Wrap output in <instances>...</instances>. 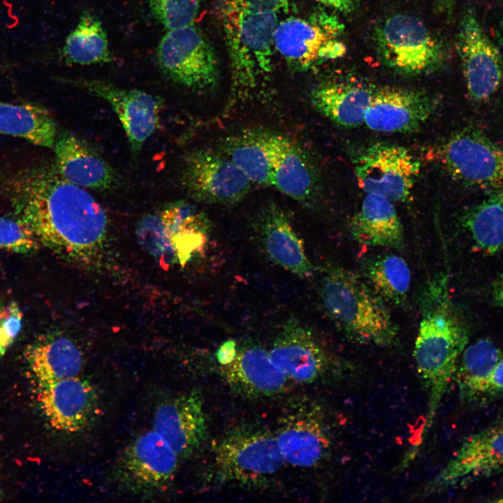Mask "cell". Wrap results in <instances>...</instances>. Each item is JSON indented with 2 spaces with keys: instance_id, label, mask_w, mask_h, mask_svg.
I'll return each instance as SVG.
<instances>
[{
  "instance_id": "cell-33",
  "label": "cell",
  "mask_w": 503,
  "mask_h": 503,
  "mask_svg": "<svg viewBox=\"0 0 503 503\" xmlns=\"http://www.w3.org/2000/svg\"><path fill=\"white\" fill-rule=\"evenodd\" d=\"M226 155L253 184L272 186V167L265 141V131L248 130L228 138Z\"/></svg>"
},
{
  "instance_id": "cell-39",
  "label": "cell",
  "mask_w": 503,
  "mask_h": 503,
  "mask_svg": "<svg viewBox=\"0 0 503 503\" xmlns=\"http://www.w3.org/2000/svg\"><path fill=\"white\" fill-rule=\"evenodd\" d=\"M237 349L235 342L232 340L224 342L218 349L217 358L221 365H226L231 363L236 354Z\"/></svg>"
},
{
  "instance_id": "cell-41",
  "label": "cell",
  "mask_w": 503,
  "mask_h": 503,
  "mask_svg": "<svg viewBox=\"0 0 503 503\" xmlns=\"http://www.w3.org/2000/svg\"><path fill=\"white\" fill-rule=\"evenodd\" d=\"M492 295L496 305L503 309V272L493 283Z\"/></svg>"
},
{
  "instance_id": "cell-27",
  "label": "cell",
  "mask_w": 503,
  "mask_h": 503,
  "mask_svg": "<svg viewBox=\"0 0 503 503\" xmlns=\"http://www.w3.org/2000/svg\"><path fill=\"white\" fill-rule=\"evenodd\" d=\"M164 235L174 262L184 264L205 246L210 229L206 215L184 201L160 211Z\"/></svg>"
},
{
  "instance_id": "cell-34",
  "label": "cell",
  "mask_w": 503,
  "mask_h": 503,
  "mask_svg": "<svg viewBox=\"0 0 503 503\" xmlns=\"http://www.w3.org/2000/svg\"><path fill=\"white\" fill-rule=\"evenodd\" d=\"M62 55L68 62L82 66L112 61L107 34L94 13H82L64 42Z\"/></svg>"
},
{
  "instance_id": "cell-2",
  "label": "cell",
  "mask_w": 503,
  "mask_h": 503,
  "mask_svg": "<svg viewBox=\"0 0 503 503\" xmlns=\"http://www.w3.org/2000/svg\"><path fill=\"white\" fill-rule=\"evenodd\" d=\"M421 321L414 355L428 393V411L422 437L432 426L439 405L453 379L469 335L448 291L447 278L427 281L419 297Z\"/></svg>"
},
{
  "instance_id": "cell-4",
  "label": "cell",
  "mask_w": 503,
  "mask_h": 503,
  "mask_svg": "<svg viewBox=\"0 0 503 503\" xmlns=\"http://www.w3.org/2000/svg\"><path fill=\"white\" fill-rule=\"evenodd\" d=\"M322 268L319 296L334 323L361 344L384 347L395 341L397 326L384 300L351 271L334 264Z\"/></svg>"
},
{
  "instance_id": "cell-11",
  "label": "cell",
  "mask_w": 503,
  "mask_h": 503,
  "mask_svg": "<svg viewBox=\"0 0 503 503\" xmlns=\"http://www.w3.org/2000/svg\"><path fill=\"white\" fill-rule=\"evenodd\" d=\"M214 463L222 479L257 482L277 473L285 463L270 432L242 431L224 438L217 446Z\"/></svg>"
},
{
  "instance_id": "cell-43",
  "label": "cell",
  "mask_w": 503,
  "mask_h": 503,
  "mask_svg": "<svg viewBox=\"0 0 503 503\" xmlns=\"http://www.w3.org/2000/svg\"><path fill=\"white\" fill-rule=\"evenodd\" d=\"M495 502H503V497H501L500 500H496Z\"/></svg>"
},
{
  "instance_id": "cell-1",
  "label": "cell",
  "mask_w": 503,
  "mask_h": 503,
  "mask_svg": "<svg viewBox=\"0 0 503 503\" xmlns=\"http://www.w3.org/2000/svg\"><path fill=\"white\" fill-rule=\"evenodd\" d=\"M1 194L39 242L67 259L99 257L108 231L101 205L56 168L38 167L0 175Z\"/></svg>"
},
{
  "instance_id": "cell-20",
  "label": "cell",
  "mask_w": 503,
  "mask_h": 503,
  "mask_svg": "<svg viewBox=\"0 0 503 503\" xmlns=\"http://www.w3.org/2000/svg\"><path fill=\"white\" fill-rule=\"evenodd\" d=\"M275 436L285 463L295 467L317 465L329 452V437L319 412L314 409L289 416Z\"/></svg>"
},
{
  "instance_id": "cell-37",
  "label": "cell",
  "mask_w": 503,
  "mask_h": 503,
  "mask_svg": "<svg viewBox=\"0 0 503 503\" xmlns=\"http://www.w3.org/2000/svg\"><path fill=\"white\" fill-rule=\"evenodd\" d=\"M22 319L23 314L17 303L0 298V356L20 333Z\"/></svg>"
},
{
  "instance_id": "cell-18",
  "label": "cell",
  "mask_w": 503,
  "mask_h": 503,
  "mask_svg": "<svg viewBox=\"0 0 503 503\" xmlns=\"http://www.w3.org/2000/svg\"><path fill=\"white\" fill-rule=\"evenodd\" d=\"M272 167V186L307 206L316 202L319 192L318 173L307 152L295 141L265 131Z\"/></svg>"
},
{
  "instance_id": "cell-16",
  "label": "cell",
  "mask_w": 503,
  "mask_h": 503,
  "mask_svg": "<svg viewBox=\"0 0 503 503\" xmlns=\"http://www.w3.org/2000/svg\"><path fill=\"white\" fill-rule=\"evenodd\" d=\"M178 457L153 429L146 431L123 453L119 466V479L134 491L159 490L173 478Z\"/></svg>"
},
{
  "instance_id": "cell-25",
  "label": "cell",
  "mask_w": 503,
  "mask_h": 503,
  "mask_svg": "<svg viewBox=\"0 0 503 503\" xmlns=\"http://www.w3.org/2000/svg\"><path fill=\"white\" fill-rule=\"evenodd\" d=\"M221 372L235 390L250 396L279 393L288 379L272 361L269 353L256 344L238 349L231 363L221 365Z\"/></svg>"
},
{
  "instance_id": "cell-5",
  "label": "cell",
  "mask_w": 503,
  "mask_h": 503,
  "mask_svg": "<svg viewBox=\"0 0 503 503\" xmlns=\"http://www.w3.org/2000/svg\"><path fill=\"white\" fill-rule=\"evenodd\" d=\"M374 35L381 61L399 74L413 76L431 73L444 62L440 42L415 16L393 15L377 26Z\"/></svg>"
},
{
  "instance_id": "cell-19",
  "label": "cell",
  "mask_w": 503,
  "mask_h": 503,
  "mask_svg": "<svg viewBox=\"0 0 503 503\" xmlns=\"http://www.w3.org/2000/svg\"><path fill=\"white\" fill-rule=\"evenodd\" d=\"M152 429L179 457L190 455L200 446L207 432L201 394L191 391L161 404L154 413Z\"/></svg>"
},
{
  "instance_id": "cell-22",
  "label": "cell",
  "mask_w": 503,
  "mask_h": 503,
  "mask_svg": "<svg viewBox=\"0 0 503 503\" xmlns=\"http://www.w3.org/2000/svg\"><path fill=\"white\" fill-rule=\"evenodd\" d=\"M53 148L56 169L69 182L96 190L111 189L117 184V174L110 165L73 133H61Z\"/></svg>"
},
{
  "instance_id": "cell-40",
  "label": "cell",
  "mask_w": 503,
  "mask_h": 503,
  "mask_svg": "<svg viewBox=\"0 0 503 503\" xmlns=\"http://www.w3.org/2000/svg\"><path fill=\"white\" fill-rule=\"evenodd\" d=\"M318 1L343 13L351 12L357 0H317Z\"/></svg>"
},
{
  "instance_id": "cell-35",
  "label": "cell",
  "mask_w": 503,
  "mask_h": 503,
  "mask_svg": "<svg viewBox=\"0 0 503 503\" xmlns=\"http://www.w3.org/2000/svg\"><path fill=\"white\" fill-rule=\"evenodd\" d=\"M152 16L167 30L194 24L201 0H147Z\"/></svg>"
},
{
  "instance_id": "cell-3",
  "label": "cell",
  "mask_w": 503,
  "mask_h": 503,
  "mask_svg": "<svg viewBox=\"0 0 503 503\" xmlns=\"http://www.w3.org/2000/svg\"><path fill=\"white\" fill-rule=\"evenodd\" d=\"M288 0H221L233 98L245 97L272 68L273 38Z\"/></svg>"
},
{
  "instance_id": "cell-30",
  "label": "cell",
  "mask_w": 503,
  "mask_h": 503,
  "mask_svg": "<svg viewBox=\"0 0 503 503\" xmlns=\"http://www.w3.org/2000/svg\"><path fill=\"white\" fill-rule=\"evenodd\" d=\"M57 131L54 117L43 106L34 103L0 102V134L53 148Z\"/></svg>"
},
{
  "instance_id": "cell-8",
  "label": "cell",
  "mask_w": 503,
  "mask_h": 503,
  "mask_svg": "<svg viewBox=\"0 0 503 503\" xmlns=\"http://www.w3.org/2000/svg\"><path fill=\"white\" fill-rule=\"evenodd\" d=\"M333 16L321 13L308 20L289 17L281 20L274 34V48L294 68L308 70L339 58L346 48L337 38L342 30Z\"/></svg>"
},
{
  "instance_id": "cell-6",
  "label": "cell",
  "mask_w": 503,
  "mask_h": 503,
  "mask_svg": "<svg viewBox=\"0 0 503 503\" xmlns=\"http://www.w3.org/2000/svg\"><path fill=\"white\" fill-rule=\"evenodd\" d=\"M432 156L458 182L493 191L503 187V147L480 132L459 131L436 145Z\"/></svg>"
},
{
  "instance_id": "cell-17",
  "label": "cell",
  "mask_w": 503,
  "mask_h": 503,
  "mask_svg": "<svg viewBox=\"0 0 503 503\" xmlns=\"http://www.w3.org/2000/svg\"><path fill=\"white\" fill-rule=\"evenodd\" d=\"M435 109V101L425 92L386 87L376 89L364 124L379 132L413 131L425 123Z\"/></svg>"
},
{
  "instance_id": "cell-7",
  "label": "cell",
  "mask_w": 503,
  "mask_h": 503,
  "mask_svg": "<svg viewBox=\"0 0 503 503\" xmlns=\"http://www.w3.org/2000/svg\"><path fill=\"white\" fill-rule=\"evenodd\" d=\"M157 64L174 82L193 89H210L219 80L215 53L194 24L167 30L156 48Z\"/></svg>"
},
{
  "instance_id": "cell-29",
  "label": "cell",
  "mask_w": 503,
  "mask_h": 503,
  "mask_svg": "<svg viewBox=\"0 0 503 503\" xmlns=\"http://www.w3.org/2000/svg\"><path fill=\"white\" fill-rule=\"evenodd\" d=\"M502 357L500 349L488 338L465 347L453 377L462 402L470 406L487 402L489 379Z\"/></svg>"
},
{
  "instance_id": "cell-12",
  "label": "cell",
  "mask_w": 503,
  "mask_h": 503,
  "mask_svg": "<svg viewBox=\"0 0 503 503\" xmlns=\"http://www.w3.org/2000/svg\"><path fill=\"white\" fill-rule=\"evenodd\" d=\"M503 472V419L469 437L428 485L433 493Z\"/></svg>"
},
{
  "instance_id": "cell-32",
  "label": "cell",
  "mask_w": 503,
  "mask_h": 503,
  "mask_svg": "<svg viewBox=\"0 0 503 503\" xmlns=\"http://www.w3.org/2000/svg\"><path fill=\"white\" fill-rule=\"evenodd\" d=\"M362 271L366 283L384 300L398 307L406 306L411 272L402 257L391 253L370 256L363 261Z\"/></svg>"
},
{
  "instance_id": "cell-26",
  "label": "cell",
  "mask_w": 503,
  "mask_h": 503,
  "mask_svg": "<svg viewBox=\"0 0 503 503\" xmlns=\"http://www.w3.org/2000/svg\"><path fill=\"white\" fill-rule=\"evenodd\" d=\"M350 233L358 243L372 247L402 249L404 229L390 200L367 194L349 224Z\"/></svg>"
},
{
  "instance_id": "cell-38",
  "label": "cell",
  "mask_w": 503,
  "mask_h": 503,
  "mask_svg": "<svg viewBox=\"0 0 503 503\" xmlns=\"http://www.w3.org/2000/svg\"><path fill=\"white\" fill-rule=\"evenodd\" d=\"M503 396V356L498 361L490 375L487 393V402Z\"/></svg>"
},
{
  "instance_id": "cell-42",
  "label": "cell",
  "mask_w": 503,
  "mask_h": 503,
  "mask_svg": "<svg viewBox=\"0 0 503 503\" xmlns=\"http://www.w3.org/2000/svg\"><path fill=\"white\" fill-rule=\"evenodd\" d=\"M457 0H435L436 7L440 11H450Z\"/></svg>"
},
{
  "instance_id": "cell-9",
  "label": "cell",
  "mask_w": 503,
  "mask_h": 503,
  "mask_svg": "<svg viewBox=\"0 0 503 503\" xmlns=\"http://www.w3.org/2000/svg\"><path fill=\"white\" fill-rule=\"evenodd\" d=\"M352 161L362 189L392 202L409 200L421 170L420 161L408 150L388 143L363 148Z\"/></svg>"
},
{
  "instance_id": "cell-31",
  "label": "cell",
  "mask_w": 503,
  "mask_h": 503,
  "mask_svg": "<svg viewBox=\"0 0 503 503\" xmlns=\"http://www.w3.org/2000/svg\"><path fill=\"white\" fill-rule=\"evenodd\" d=\"M460 223L476 251L494 255L503 250V187L465 211Z\"/></svg>"
},
{
  "instance_id": "cell-28",
  "label": "cell",
  "mask_w": 503,
  "mask_h": 503,
  "mask_svg": "<svg viewBox=\"0 0 503 503\" xmlns=\"http://www.w3.org/2000/svg\"><path fill=\"white\" fill-rule=\"evenodd\" d=\"M24 358L41 386L77 377L82 367V356L68 337L48 336L27 346Z\"/></svg>"
},
{
  "instance_id": "cell-14",
  "label": "cell",
  "mask_w": 503,
  "mask_h": 503,
  "mask_svg": "<svg viewBox=\"0 0 503 503\" xmlns=\"http://www.w3.org/2000/svg\"><path fill=\"white\" fill-rule=\"evenodd\" d=\"M268 353L286 378L298 383L315 382L337 367L313 332L296 321L284 325Z\"/></svg>"
},
{
  "instance_id": "cell-15",
  "label": "cell",
  "mask_w": 503,
  "mask_h": 503,
  "mask_svg": "<svg viewBox=\"0 0 503 503\" xmlns=\"http://www.w3.org/2000/svg\"><path fill=\"white\" fill-rule=\"evenodd\" d=\"M69 82L110 105L122 124L133 154L141 150L156 129L162 107V101L157 96L141 90L120 88L100 80L78 78Z\"/></svg>"
},
{
  "instance_id": "cell-24",
  "label": "cell",
  "mask_w": 503,
  "mask_h": 503,
  "mask_svg": "<svg viewBox=\"0 0 503 503\" xmlns=\"http://www.w3.org/2000/svg\"><path fill=\"white\" fill-rule=\"evenodd\" d=\"M355 78L323 82L310 94L312 106L336 125L354 128L364 123L366 110L376 91Z\"/></svg>"
},
{
  "instance_id": "cell-23",
  "label": "cell",
  "mask_w": 503,
  "mask_h": 503,
  "mask_svg": "<svg viewBox=\"0 0 503 503\" xmlns=\"http://www.w3.org/2000/svg\"><path fill=\"white\" fill-rule=\"evenodd\" d=\"M38 400L53 428L74 432L82 428L92 415L95 393L88 381L77 376L41 386Z\"/></svg>"
},
{
  "instance_id": "cell-21",
  "label": "cell",
  "mask_w": 503,
  "mask_h": 503,
  "mask_svg": "<svg viewBox=\"0 0 503 503\" xmlns=\"http://www.w3.org/2000/svg\"><path fill=\"white\" fill-rule=\"evenodd\" d=\"M257 239L269 258L301 278H308L314 268L304 246L285 212L275 205L265 207L255 222Z\"/></svg>"
},
{
  "instance_id": "cell-13",
  "label": "cell",
  "mask_w": 503,
  "mask_h": 503,
  "mask_svg": "<svg viewBox=\"0 0 503 503\" xmlns=\"http://www.w3.org/2000/svg\"><path fill=\"white\" fill-rule=\"evenodd\" d=\"M455 45L469 96L476 101L488 99L500 85L502 58L472 13L460 21Z\"/></svg>"
},
{
  "instance_id": "cell-36",
  "label": "cell",
  "mask_w": 503,
  "mask_h": 503,
  "mask_svg": "<svg viewBox=\"0 0 503 503\" xmlns=\"http://www.w3.org/2000/svg\"><path fill=\"white\" fill-rule=\"evenodd\" d=\"M39 241L33 231L17 218L0 217V248L20 254L35 252Z\"/></svg>"
},
{
  "instance_id": "cell-10",
  "label": "cell",
  "mask_w": 503,
  "mask_h": 503,
  "mask_svg": "<svg viewBox=\"0 0 503 503\" xmlns=\"http://www.w3.org/2000/svg\"><path fill=\"white\" fill-rule=\"evenodd\" d=\"M181 179L191 198L209 204H236L253 184L226 155L204 149L187 156Z\"/></svg>"
}]
</instances>
